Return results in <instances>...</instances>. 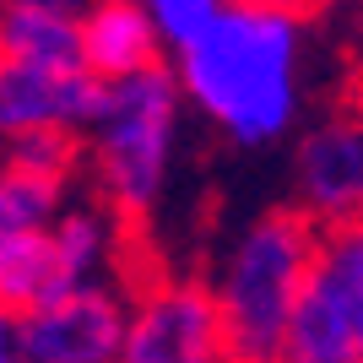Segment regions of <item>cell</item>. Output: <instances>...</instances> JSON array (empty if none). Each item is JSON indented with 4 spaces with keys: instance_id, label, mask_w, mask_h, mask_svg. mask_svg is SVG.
Returning a JSON list of instances; mask_svg holds the SVG:
<instances>
[{
    "instance_id": "6da1fadb",
    "label": "cell",
    "mask_w": 363,
    "mask_h": 363,
    "mask_svg": "<svg viewBox=\"0 0 363 363\" xmlns=\"http://www.w3.org/2000/svg\"><path fill=\"white\" fill-rule=\"evenodd\" d=\"M184 108L228 147L266 152L303 120V22L233 0L223 16L168 55Z\"/></svg>"
},
{
    "instance_id": "7a4b0ae2",
    "label": "cell",
    "mask_w": 363,
    "mask_h": 363,
    "mask_svg": "<svg viewBox=\"0 0 363 363\" xmlns=\"http://www.w3.org/2000/svg\"><path fill=\"white\" fill-rule=\"evenodd\" d=\"M320 223L298 206H266L223 239L206 288L223 320L228 363H282L298 298L309 288Z\"/></svg>"
},
{
    "instance_id": "3957f363",
    "label": "cell",
    "mask_w": 363,
    "mask_h": 363,
    "mask_svg": "<svg viewBox=\"0 0 363 363\" xmlns=\"http://www.w3.org/2000/svg\"><path fill=\"white\" fill-rule=\"evenodd\" d=\"M184 98L168 65L125 82H108L98 98L82 152H87V196H98L120 223H147L168 196L179 163Z\"/></svg>"
},
{
    "instance_id": "277c9868",
    "label": "cell",
    "mask_w": 363,
    "mask_h": 363,
    "mask_svg": "<svg viewBox=\"0 0 363 363\" xmlns=\"http://www.w3.org/2000/svg\"><path fill=\"white\" fill-rule=\"evenodd\" d=\"M282 363H363V217L320 228Z\"/></svg>"
},
{
    "instance_id": "5b68a950",
    "label": "cell",
    "mask_w": 363,
    "mask_h": 363,
    "mask_svg": "<svg viewBox=\"0 0 363 363\" xmlns=\"http://www.w3.org/2000/svg\"><path fill=\"white\" fill-rule=\"evenodd\" d=\"M120 363H228L206 277H152L130 288Z\"/></svg>"
},
{
    "instance_id": "8992f818",
    "label": "cell",
    "mask_w": 363,
    "mask_h": 363,
    "mask_svg": "<svg viewBox=\"0 0 363 363\" xmlns=\"http://www.w3.org/2000/svg\"><path fill=\"white\" fill-rule=\"evenodd\" d=\"M293 206L320 228L363 217V92L331 104L293 147Z\"/></svg>"
},
{
    "instance_id": "52a82bcc",
    "label": "cell",
    "mask_w": 363,
    "mask_h": 363,
    "mask_svg": "<svg viewBox=\"0 0 363 363\" xmlns=\"http://www.w3.org/2000/svg\"><path fill=\"white\" fill-rule=\"evenodd\" d=\"M125 315H130V288L125 282L76 288L16 320L22 325V358L28 363H120Z\"/></svg>"
},
{
    "instance_id": "ba28073f",
    "label": "cell",
    "mask_w": 363,
    "mask_h": 363,
    "mask_svg": "<svg viewBox=\"0 0 363 363\" xmlns=\"http://www.w3.org/2000/svg\"><path fill=\"white\" fill-rule=\"evenodd\" d=\"M104 82L92 71H55L0 55V147L22 136H87Z\"/></svg>"
},
{
    "instance_id": "9c48e42d",
    "label": "cell",
    "mask_w": 363,
    "mask_h": 363,
    "mask_svg": "<svg viewBox=\"0 0 363 363\" xmlns=\"http://www.w3.org/2000/svg\"><path fill=\"white\" fill-rule=\"evenodd\" d=\"M82 65L108 87V82L168 65V49L136 0H92L82 11Z\"/></svg>"
},
{
    "instance_id": "30bf717a",
    "label": "cell",
    "mask_w": 363,
    "mask_h": 363,
    "mask_svg": "<svg viewBox=\"0 0 363 363\" xmlns=\"http://www.w3.org/2000/svg\"><path fill=\"white\" fill-rule=\"evenodd\" d=\"M65 272H60V250L49 228H28V233H6L0 239V315H33L44 303L65 298Z\"/></svg>"
},
{
    "instance_id": "8fae6325",
    "label": "cell",
    "mask_w": 363,
    "mask_h": 363,
    "mask_svg": "<svg viewBox=\"0 0 363 363\" xmlns=\"http://www.w3.org/2000/svg\"><path fill=\"white\" fill-rule=\"evenodd\" d=\"M0 55L33 65H55V71H87L82 65V16L44 11V6H22V11L0 16Z\"/></svg>"
},
{
    "instance_id": "7c38bea8",
    "label": "cell",
    "mask_w": 363,
    "mask_h": 363,
    "mask_svg": "<svg viewBox=\"0 0 363 363\" xmlns=\"http://www.w3.org/2000/svg\"><path fill=\"white\" fill-rule=\"evenodd\" d=\"M71 196H76V184H65V179L0 163V239L6 233H28V228H49L71 206Z\"/></svg>"
},
{
    "instance_id": "4fadbf2b",
    "label": "cell",
    "mask_w": 363,
    "mask_h": 363,
    "mask_svg": "<svg viewBox=\"0 0 363 363\" xmlns=\"http://www.w3.org/2000/svg\"><path fill=\"white\" fill-rule=\"evenodd\" d=\"M141 11L152 16V28H157V38H163V49L174 55L179 44H190L212 16H223L233 0H136Z\"/></svg>"
},
{
    "instance_id": "5bb4252c",
    "label": "cell",
    "mask_w": 363,
    "mask_h": 363,
    "mask_svg": "<svg viewBox=\"0 0 363 363\" xmlns=\"http://www.w3.org/2000/svg\"><path fill=\"white\" fill-rule=\"evenodd\" d=\"M244 6H260V11H277V16H293V22H309L320 16L331 0H244Z\"/></svg>"
},
{
    "instance_id": "9a60e30c",
    "label": "cell",
    "mask_w": 363,
    "mask_h": 363,
    "mask_svg": "<svg viewBox=\"0 0 363 363\" xmlns=\"http://www.w3.org/2000/svg\"><path fill=\"white\" fill-rule=\"evenodd\" d=\"M0 363H28L22 358V325L11 315H0Z\"/></svg>"
},
{
    "instance_id": "2e32d148",
    "label": "cell",
    "mask_w": 363,
    "mask_h": 363,
    "mask_svg": "<svg viewBox=\"0 0 363 363\" xmlns=\"http://www.w3.org/2000/svg\"><path fill=\"white\" fill-rule=\"evenodd\" d=\"M22 6H44V11H65V16H82L92 0H0V16L6 11H22Z\"/></svg>"
}]
</instances>
